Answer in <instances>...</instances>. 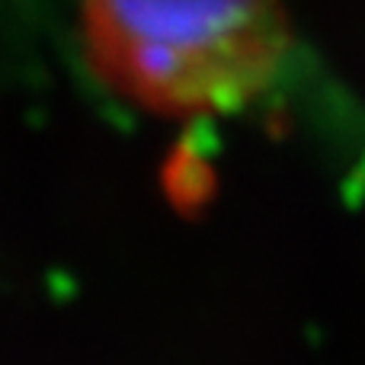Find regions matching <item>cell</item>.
<instances>
[{"instance_id": "cell-1", "label": "cell", "mask_w": 365, "mask_h": 365, "mask_svg": "<svg viewBox=\"0 0 365 365\" xmlns=\"http://www.w3.org/2000/svg\"><path fill=\"white\" fill-rule=\"evenodd\" d=\"M81 38L90 71L160 119L244 109L292 48L282 0H81Z\"/></svg>"}]
</instances>
